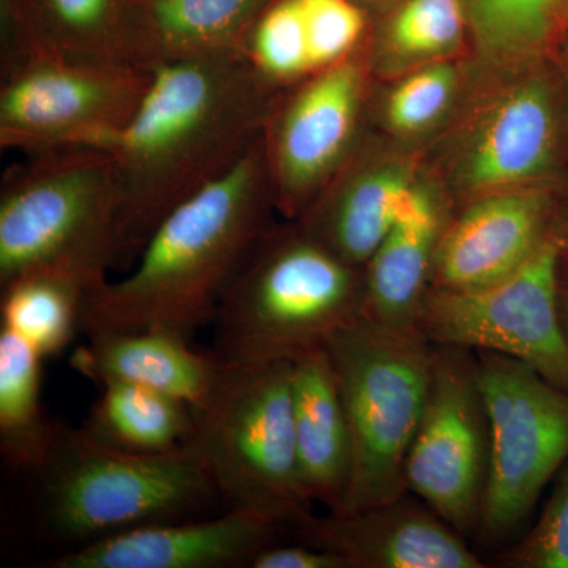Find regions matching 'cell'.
<instances>
[{"instance_id": "cell-1", "label": "cell", "mask_w": 568, "mask_h": 568, "mask_svg": "<svg viewBox=\"0 0 568 568\" xmlns=\"http://www.w3.org/2000/svg\"><path fill=\"white\" fill-rule=\"evenodd\" d=\"M151 71L140 111L108 149L121 192L115 267L134 263L171 212L252 152L283 89L246 52Z\"/></svg>"}, {"instance_id": "cell-2", "label": "cell", "mask_w": 568, "mask_h": 568, "mask_svg": "<svg viewBox=\"0 0 568 568\" xmlns=\"http://www.w3.org/2000/svg\"><path fill=\"white\" fill-rule=\"evenodd\" d=\"M274 207L261 140L156 226L129 275L88 294L82 331H168L190 339L215 320Z\"/></svg>"}, {"instance_id": "cell-3", "label": "cell", "mask_w": 568, "mask_h": 568, "mask_svg": "<svg viewBox=\"0 0 568 568\" xmlns=\"http://www.w3.org/2000/svg\"><path fill=\"white\" fill-rule=\"evenodd\" d=\"M364 315V267L298 226L268 227L219 306L212 353L230 368L293 362Z\"/></svg>"}, {"instance_id": "cell-4", "label": "cell", "mask_w": 568, "mask_h": 568, "mask_svg": "<svg viewBox=\"0 0 568 568\" xmlns=\"http://www.w3.org/2000/svg\"><path fill=\"white\" fill-rule=\"evenodd\" d=\"M31 474L39 485L40 526L69 549L142 526L203 517L222 503L185 446L132 454L67 425L59 426L50 454Z\"/></svg>"}, {"instance_id": "cell-5", "label": "cell", "mask_w": 568, "mask_h": 568, "mask_svg": "<svg viewBox=\"0 0 568 568\" xmlns=\"http://www.w3.org/2000/svg\"><path fill=\"white\" fill-rule=\"evenodd\" d=\"M121 192L110 151L28 155L0 189V286L59 274L89 291L108 282L118 254Z\"/></svg>"}, {"instance_id": "cell-6", "label": "cell", "mask_w": 568, "mask_h": 568, "mask_svg": "<svg viewBox=\"0 0 568 568\" xmlns=\"http://www.w3.org/2000/svg\"><path fill=\"white\" fill-rule=\"evenodd\" d=\"M349 426L351 474L332 514H353L407 493L405 462L432 384L435 345L361 316L328 336Z\"/></svg>"}, {"instance_id": "cell-7", "label": "cell", "mask_w": 568, "mask_h": 568, "mask_svg": "<svg viewBox=\"0 0 568 568\" xmlns=\"http://www.w3.org/2000/svg\"><path fill=\"white\" fill-rule=\"evenodd\" d=\"M293 362L224 366L183 446L204 467L226 510L291 530L312 514L295 448Z\"/></svg>"}, {"instance_id": "cell-8", "label": "cell", "mask_w": 568, "mask_h": 568, "mask_svg": "<svg viewBox=\"0 0 568 568\" xmlns=\"http://www.w3.org/2000/svg\"><path fill=\"white\" fill-rule=\"evenodd\" d=\"M152 71L132 62L37 54L2 63L0 148L28 155L108 151L140 111Z\"/></svg>"}, {"instance_id": "cell-9", "label": "cell", "mask_w": 568, "mask_h": 568, "mask_svg": "<svg viewBox=\"0 0 568 568\" xmlns=\"http://www.w3.org/2000/svg\"><path fill=\"white\" fill-rule=\"evenodd\" d=\"M477 368L489 425L477 532L485 544L497 545L521 528L568 462V392L507 355L480 351Z\"/></svg>"}, {"instance_id": "cell-10", "label": "cell", "mask_w": 568, "mask_h": 568, "mask_svg": "<svg viewBox=\"0 0 568 568\" xmlns=\"http://www.w3.org/2000/svg\"><path fill=\"white\" fill-rule=\"evenodd\" d=\"M560 264L562 246L555 230L528 263L500 282L474 291H429L418 332L433 345L507 355L568 392Z\"/></svg>"}, {"instance_id": "cell-11", "label": "cell", "mask_w": 568, "mask_h": 568, "mask_svg": "<svg viewBox=\"0 0 568 568\" xmlns=\"http://www.w3.org/2000/svg\"><path fill=\"white\" fill-rule=\"evenodd\" d=\"M488 466L489 425L476 354L435 345L428 398L405 462L407 493L466 537L477 532Z\"/></svg>"}, {"instance_id": "cell-12", "label": "cell", "mask_w": 568, "mask_h": 568, "mask_svg": "<svg viewBox=\"0 0 568 568\" xmlns=\"http://www.w3.org/2000/svg\"><path fill=\"white\" fill-rule=\"evenodd\" d=\"M364 100L354 59L312 73L286 100L276 97L263 133L275 209L302 216L345 166Z\"/></svg>"}, {"instance_id": "cell-13", "label": "cell", "mask_w": 568, "mask_h": 568, "mask_svg": "<svg viewBox=\"0 0 568 568\" xmlns=\"http://www.w3.org/2000/svg\"><path fill=\"white\" fill-rule=\"evenodd\" d=\"M568 89L562 69L523 78L493 103L467 140L457 164L459 185L473 192L548 186L564 155V104Z\"/></svg>"}, {"instance_id": "cell-14", "label": "cell", "mask_w": 568, "mask_h": 568, "mask_svg": "<svg viewBox=\"0 0 568 568\" xmlns=\"http://www.w3.org/2000/svg\"><path fill=\"white\" fill-rule=\"evenodd\" d=\"M558 212L548 186L480 197L444 231L432 290L474 291L507 278L551 237Z\"/></svg>"}, {"instance_id": "cell-15", "label": "cell", "mask_w": 568, "mask_h": 568, "mask_svg": "<svg viewBox=\"0 0 568 568\" xmlns=\"http://www.w3.org/2000/svg\"><path fill=\"white\" fill-rule=\"evenodd\" d=\"M283 530L267 519L226 510L219 517L159 523L67 549L43 568H234L246 567Z\"/></svg>"}, {"instance_id": "cell-16", "label": "cell", "mask_w": 568, "mask_h": 568, "mask_svg": "<svg viewBox=\"0 0 568 568\" xmlns=\"http://www.w3.org/2000/svg\"><path fill=\"white\" fill-rule=\"evenodd\" d=\"M293 534L342 556L349 568L485 567L458 530L406 495L353 514H310Z\"/></svg>"}, {"instance_id": "cell-17", "label": "cell", "mask_w": 568, "mask_h": 568, "mask_svg": "<svg viewBox=\"0 0 568 568\" xmlns=\"http://www.w3.org/2000/svg\"><path fill=\"white\" fill-rule=\"evenodd\" d=\"M70 358L71 368L93 384L126 383L152 388L203 410L222 381L216 355L190 346L168 331L97 332Z\"/></svg>"}, {"instance_id": "cell-18", "label": "cell", "mask_w": 568, "mask_h": 568, "mask_svg": "<svg viewBox=\"0 0 568 568\" xmlns=\"http://www.w3.org/2000/svg\"><path fill=\"white\" fill-rule=\"evenodd\" d=\"M271 0H130L125 54L136 65L245 52Z\"/></svg>"}, {"instance_id": "cell-19", "label": "cell", "mask_w": 568, "mask_h": 568, "mask_svg": "<svg viewBox=\"0 0 568 568\" xmlns=\"http://www.w3.org/2000/svg\"><path fill=\"white\" fill-rule=\"evenodd\" d=\"M446 227L433 194L410 185L394 227L364 265L365 316L396 331H418Z\"/></svg>"}, {"instance_id": "cell-20", "label": "cell", "mask_w": 568, "mask_h": 568, "mask_svg": "<svg viewBox=\"0 0 568 568\" xmlns=\"http://www.w3.org/2000/svg\"><path fill=\"white\" fill-rule=\"evenodd\" d=\"M291 398L302 485L335 511L351 474V436L334 365L324 346L293 361Z\"/></svg>"}, {"instance_id": "cell-21", "label": "cell", "mask_w": 568, "mask_h": 568, "mask_svg": "<svg viewBox=\"0 0 568 568\" xmlns=\"http://www.w3.org/2000/svg\"><path fill=\"white\" fill-rule=\"evenodd\" d=\"M129 6L130 0H2V63L37 54L130 62Z\"/></svg>"}, {"instance_id": "cell-22", "label": "cell", "mask_w": 568, "mask_h": 568, "mask_svg": "<svg viewBox=\"0 0 568 568\" xmlns=\"http://www.w3.org/2000/svg\"><path fill=\"white\" fill-rule=\"evenodd\" d=\"M398 168L365 166L338 174L301 216L298 227L346 263L364 267L398 219L407 190Z\"/></svg>"}, {"instance_id": "cell-23", "label": "cell", "mask_w": 568, "mask_h": 568, "mask_svg": "<svg viewBox=\"0 0 568 568\" xmlns=\"http://www.w3.org/2000/svg\"><path fill=\"white\" fill-rule=\"evenodd\" d=\"M100 392L81 428L106 446L132 454H166L192 435L196 416L179 399L126 383H108Z\"/></svg>"}, {"instance_id": "cell-24", "label": "cell", "mask_w": 568, "mask_h": 568, "mask_svg": "<svg viewBox=\"0 0 568 568\" xmlns=\"http://www.w3.org/2000/svg\"><path fill=\"white\" fill-rule=\"evenodd\" d=\"M43 357L0 327V452L7 465L33 473L50 454L59 426L40 402Z\"/></svg>"}, {"instance_id": "cell-25", "label": "cell", "mask_w": 568, "mask_h": 568, "mask_svg": "<svg viewBox=\"0 0 568 568\" xmlns=\"http://www.w3.org/2000/svg\"><path fill=\"white\" fill-rule=\"evenodd\" d=\"M0 287L2 327L24 339L41 357L61 354L82 331V310L91 291L77 280L40 272Z\"/></svg>"}, {"instance_id": "cell-26", "label": "cell", "mask_w": 568, "mask_h": 568, "mask_svg": "<svg viewBox=\"0 0 568 568\" xmlns=\"http://www.w3.org/2000/svg\"><path fill=\"white\" fill-rule=\"evenodd\" d=\"M566 0H463L467 26L489 58H528L548 47Z\"/></svg>"}, {"instance_id": "cell-27", "label": "cell", "mask_w": 568, "mask_h": 568, "mask_svg": "<svg viewBox=\"0 0 568 568\" xmlns=\"http://www.w3.org/2000/svg\"><path fill=\"white\" fill-rule=\"evenodd\" d=\"M245 52L264 77L282 88L315 73L298 0H271L254 22Z\"/></svg>"}, {"instance_id": "cell-28", "label": "cell", "mask_w": 568, "mask_h": 568, "mask_svg": "<svg viewBox=\"0 0 568 568\" xmlns=\"http://www.w3.org/2000/svg\"><path fill=\"white\" fill-rule=\"evenodd\" d=\"M466 24L463 0H405L388 26V43L399 58H436L458 47Z\"/></svg>"}, {"instance_id": "cell-29", "label": "cell", "mask_w": 568, "mask_h": 568, "mask_svg": "<svg viewBox=\"0 0 568 568\" xmlns=\"http://www.w3.org/2000/svg\"><path fill=\"white\" fill-rule=\"evenodd\" d=\"M455 88L457 73L447 63L416 71L388 97V125L403 134L424 132L447 110Z\"/></svg>"}, {"instance_id": "cell-30", "label": "cell", "mask_w": 568, "mask_h": 568, "mask_svg": "<svg viewBox=\"0 0 568 568\" xmlns=\"http://www.w3.org/2000/svg\"><path fill=\"white\" fill-rule=\"evenodd\" d=\"M313 70L345 61L365 31V17L354 0H298Z\"/></svg>"}, {"instance_id": "cell-31", "label": "cell", "mask_w": 568, "mask_h": 568, "mask_svg": "<svg viewBox=\"0 0 568 568\" xmlns=\"http://www.w3.org/2000/svg\"><path fill=\"white\" fill-rule=\"evenodd\" d=\"M503 566L568 568V462L537 525L528 536L508 549Z\"/></svg>"}, {"instance_id": "cell-32", "label": "cell", "mask_w": 568, "mask_h": 568, "mask_svg": "<svg viewBox=\"0 0 568 568\" xmlns=\"http://www.w3.org/2000/svg\"><path fill=\"white\" fill-rule=\"evenodd\" d=\"M248 568H349L345 559L328 549L298 541L271 544L257 551Z\"/></svg>"}, {"instance_id": "cell-33", "label": "cell", "mask_w": 568, "mask_h": 568, "mask_svg": "<svg viewBox=\"0 0 568 568\" xmlns=\"http://www.w3.org/2000/svg\"><path fill=\"white\" fill-rule=\"evenodd\" d=\"M559 305L564 328H566L568 336V264L567 261H564V257L559 275Z\"/></svg>"}, {"instance_id": "cell-34", "label": "cell", "mask_w": 568, "mask_h": 568, "mask_svg": "<svg viewBox=\"0 0 568 568\" xmlns=\"http://www.w3.org/2000/svg\"><path fill=\"white\" fill-rule=\"evenodd\" d=\"M556 234H558L560 246H562V257L568 261V204L564 211L558 212L556 220Z\"/></svg>"}, {"instance_id": "cell-35", "label": "cell", "mask_w": 568, "mask_h": 568, "mask_svg": "<svg viewBox=\"0 0 568 568\" xmlns=\"http://www.w3.org/2000/svg\"><path fill=\"white\" fill-rule=\"evenodd\" d=\"M559 65L560 69H562L564 78H566L568 89V48L566 51H564L562 58H560Z\"/></svg>"}, {"instance_id": "cell-36", "label": "cell", "mask_w": 568, "mask_h": 568, "mask_svg": "<svg viewBox=\"0 0 568 568\" xmlns=\"http://www.w3.org/2000/svg\"><path fill=\"white\" fill-rule=\"evenodd\" d=\"M568 24V0H566V3H564L562 13H560V24Z\"/></svg>"}, {"instance_id": "cell-37", "label": "cell", "mask_w": 568, "mask_h": 568, "mask_svg": "<svg viewBox=\"0 0 568 568\" xmlns=\"http://www.w3.org/2000/svg\"><path fill=\"white\" fill-rule=\"evenodd\" d=\"M354 2H357L358 6H361L362 2H373V0H354Z\"/></svg>"}]
</instances>
